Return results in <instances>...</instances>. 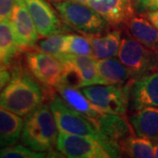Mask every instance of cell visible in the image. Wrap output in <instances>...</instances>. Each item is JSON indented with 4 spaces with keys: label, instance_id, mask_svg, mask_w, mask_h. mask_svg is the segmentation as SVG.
Instances as JSON below:
<instances>
[{
    "label": "cell",
    "instance_id": "4316f807",
    "mask_svg": "<svg viewBox=\"0 0 158 158\" xmlns=\"http://www.w3.org/2000/svg\"><path fill=\"white\" fill-rule=\"evenodd\" d=\"M11 78V69L10 66L7 65H0V93L6 85L8 84Z\"/></svg>",
    "mask_w": 158,
    "mask_h": 158
},
{
    "label": "cell",
    "instance_id": "ba28073f",
    "mask_svg": "<svg viewBox=\"0 0 158 158\" xmlns=\"http://www.w3.org/2000/svg\"><path fill=\"white\" fill-rule=\"evenodd\" d=\"M64 66L63 84L77 88L102 85L98 70V60L90 56L63 54L57 58Z\"/></svg>",
    "mask_w": 158,
    "mask_h": 158
},
{
    "label": "cell",
    "instance_id": "277c9868",
    "mask_svg": "<svg viewBox=\"0 0 158 158\" xmlns=\"http://www.w3.org/2000/svg\"><path fill=\"white\" fill-rule=\"evenodd\" d=\"M52 5L64 24L84 35L101 34L112 27L104 18L85 4L60 1L53 2Z\"/></svg>",
    "mask_w": 158,
    "mask_h": 158
},
{
    "label": "cell",
    "instance_id": "603a6c76",
    "mask_svg": "<svg viewBox=\"0 0 158 158\" xmlns=\"http://www.w3.org/2000/svg\"><path fill=\"white\" fill-rule=\"evenodd\" d=\"M65 34L66 33H62V34H53L48 37H43L42 39L37 41L34 49L59 58L64 54L63 42H64Z\"/></svg>",
    "mask_w": 158,
    "mask_h": 158
},
{
    "label": "cell",
    "instance_id": "3957f363",
    "mask_svg": "<svg viewBox=\"0 0 158 158\" xmlns=\"http://www.w3.org/2000/svg\"><path fill=\"white\" fill-rule=\"evenodd\" d=\"M48 103L55 117L59 132L93 138L107 148L113 157L121 156L120 148L109 141L91 119L69 106L56 90H53L49 94Z\"/></svg>",
    "mask_w": 158,
    "mask_h": 158
},
{
    "label": "cell",
    "instance_id": "d4e9b609",
    "mask_svg": "<svg viewBox=\"0 0 158 158\" xmlns=\"http://www.w3.org/2000/svg\"><path fill=\"white\" fill-rule=\"evenodd\" d=\"M16 2L17 0H0V22L10 20Z\"/></svg>",
    "mask_w": 158,
    "mask_h": 158
},
{
    "label": "cell",
    "instance_id": "5b68a950",
    "mask_svg": "<svg viewBox=\"0 0 158 158\" xmlns=\"http://www.w3.org/2000/svg\"><path fill=\"white\" fill-rule=\"evenodd\" d=\"M117 57L135 80L158 71L157 49L142 45L127 33L122 36Z\"/></svg>",
    "mask_w": 158,
    "mask_h": 158
},
{
    "label": "cell",
    "instance_id": "d6986e66",
    "mask_svg": "<svg viewBox=\"0 0 158 158\" xmlns=\"http://www.w3.org/2000/svg\"><path fill=\"white\" fill-rule=\"evenodd\" d=\"M22 118L0 106V148L17 144L21 138Z\"/></svg>",
    "mask_w": 158,
    "mask_h": 158
},
{
    "label": "cell",
    "instance_id": "5bb4252c",
    "mask_svg": "<svg viewBox=\"0 0 158 158\" xmlns=\"http://www.w3.org/2000/svg\"><path fill=\"white\" fill-rule=\"evenodd\" d=\"M56 91L69 106L91 119L96 126L97 122L105 113L91 103L79 88L62 84L56 89Z\"/></svg>",
    "mask_w": 158,
    "mask_h": 158
},
{
    "label": "cell",
    "instance_id": "7a4b0ae2",
    "mask_svg": "<svg viewBox=\"0 0 158 158\" xmlns=\"http://www.w3.org/2000/svg\"><path fill=\"white\" fill-rule=\"evenodd\" d=\"M59 133L49 104L44 102L25 117L20 139L33 150L48 153L50 157H63L57 150Z\"/></svg>",
    "mask_w": 158,
    "mask_h": 158
},
{
    "label": "cell",
    "instance_id": "ffe728a7",
    "mask_svg": "<svg viewBox=\"0 0 158 158\" xmlns=\"http://www.w3.org/2000/svg\"><path fill=\"white\" fill-rule=\"evenodd\" d=\"M22 52L17 45L10 20L0 22V65L10 66Z\"/></svg>",
    "mask_w": 158,
    "mask_h": 158
},
{
    "label": "cell",
    "instance_id": "83f0119b",
    "mask_svg": "<svg viewBox=\"0 0 158 158\" xmlns=\"http://www.w3.org/2000/svg\"><path fill=\"white\" fill-rule=\"evenodd\" d=\"M151 22L153 26L158 29V9L154 11H147L143 14Z\"/></svg>",
    "mask_w": 158,
    "mask_h": 158
},
{
    "label": "cell",
    "instance_id": "f546056e",
    "mask_svg": "<svg viewBox=\"0 0 158 158\" xmlns=\"http://www.w3.org/2000/svg\"><path fill=\"white\" fill-rule=\"evenodd\" d=\"M60 1H73V2H77V3H82V4H87L89 2V0H50L49 2H60Z\"/></svg>",
    "mask_w": 158,
    "mask_h": 158
},
{
    "label": "cell",
    "instance_id": "44dd1931",
    "mask_svg": "<svg viewBox=\"0 0 158 158\" xmlns=\"http://www.w3.org/2000/svg\"><path fill=\"white\" fill-rule=\"evenodd\" d=\"M121 156L131 158H153V141L149 139L132 135L119 145Z\"/></svg>",
    "mask_w": 158,
    "mask_h": 158
},
{
    "label": "cell",
    "instance_id": "52a82bcc",
    "mask_svg": "<svg viewBox=\"0 0 158 158\" xmlns=\"http://www.w3.org/2000/svg\"><path fill=\"white\" fill-rule=\"evenodd\" d=\"M133 83L134 81L124 85H90L80 88V90L102 112L127 117Z\"/></svg>",
    "mask_w": 158,
    "mask_h": 158
},
{
    "label": "cell",
    "instance_id": "2e32d148",
    "mask_svg": "<svg viewBox=\"0 0 158 158\" xmlns=\"http://www.w3.org/2000/svg\"><path fill=\"white\" fill-rule=\"evenodd\" d=\"M136 135L158 141V107L148 106L134 111L128 117Z\"/></svg>",
    "mask_w": 158,
    "mask_h": 158
},
{
    "label": "cell",
    "instance_id": "4fadbf2b",
    "mask_svg": "<svg viewBox=\"0 0 158 158\" xmlns=\"http://www.w3.org/2000/svg\"><path fill=\"white\" fill-rule=\"evenodd\" d=\"M148 106L158 107V71L134 81L129 95V108L137 111Z\"/></svg>",
    "mask_w": 158,
    "mask_h": 158
},
{
    "label": "cell",
    "instance_id": "e0dca14e",
    "mask_svg": "<svg viewBox=\"0 0 158 158\" xmlns=\"http://www.w3.org/2000/svg\"><path fill=\"white\" fill-rule=\"evenodd\" d=\"M125 27L132 38L149 48L158 50V29L143 14H135Z\"/></svg>",
    "mask_w": 158,
    "mask_h": 158
},
{
    "label": "cell",
    "instance_id": "6da1fadb",
    "mask_svg": "<svg viewBox=\"0 0 158 158\" xmlns=\"http://www.w3.org/2000/svg\"><path fill=\"white\" fill-rule=\"evenodd\" d=\"M11 78L0 93V106L11 113L26 117L47 100L53 90L45 89L26 69L22 60L10 65Z\"/></svg>",
    "mask_w": 158,
    "mask_h": 158
},
{
    "label": "cell",
    "instance_id": "cb8c5ba5",
    "mask_svg": "<svg viewBox=\"0 0 158 158\" xmlns=\"http://www.w3.org/2000/svg\"><path fill=\"white\" fill-rule=\"evenodd\" d=\"M50 157L47 152H39L31 149L24 144H14L12 146L0 148V158H42Z\"/></svg>",
    "mask_w": 158,
    "mask_h": 158
},
{
    "label": "cell",
    "instance_id": "f1b7e54d",
    "mask_svg": "<svg viewBox=\"0 0 158 158\" xmlns=\"http://www.w3.org/2000/svg\"><path fill=\"white\" fill-rule=\"evenodd\" d=\"M153 151L155 157L158 158V141H153Z\"/></svg>",
    "mask_w": 158,
    "mask_h": 158
},
{
    "label": "cell",
    "instance_id": "7402d4cb",
    "mask_svg": "<svg viewBox=\"0 0 158 158\" xmlns=\"http://www.w3.org/2000/svg\"><path fill=\"white\" fill-rule=\"evenodd\" d=\"M63 53L76 56H93L92 48L86 36L76 34H65L63 42Z\"/></svg>",
    "mask_w": 158,
    "mask_h": 158
},
{
    "label": "cell",
    "instance_id": "ac0fdd59",
    "mask_svg": "<svg viewBox=\"0 0 158 158\" xmlns=\"http://www.w3.org/2000/svg\"><path fill=\"white\" fill-rule=\"evenodd\" d=\"M98 70L102 85H124L135 81L129 69L114 57L98 60Z\"/></svg>",
    "mask_w": 158,
    "mask_h": 158
},
{
    "label": "cell",
    "instance_id": "8992f818",
    "mask_svg": "<svg viewBox=\"0 0 158 158\" xmlns=\"http://www.w3.org/2000/svg\"><path fill=\"white\" fill-rule=\"evenodd\" d=\"M22 61L32 77L47 90H56L63 84L64 66L56 57L31 49L24 53Z\"/></svg>",
    "mask_w": 158,
    "mask_h": 158
},
{
    "label": "cell",
    "instance_id": "7c38bea8",
    "mask_svg": "<svg viewBox=\"0 0 158 158\" xmlns=\"http://www.w3.org/2000/svg\"><path fill=\"white\" fill-rule=\"evenodd\" d=\"M112 27H125L135 13L134 0H89L86 4Z\"/></svg>",
    "mask_w": 158,
    "mask_h": 158
},
{
    "label": "cell",
    "instance_id": "30bf717a",
    "mask_svg": "<svg viewBox=\"0 0 158 158\" xmlns=\"http://www.w3.org/2000/svg\"><path fill=\"white\" fill-rule=\"evenodd\" d=\"M40 36L67 33L69 27L64 24L56 8L48 0H25Z\"/></svg>",
    "mask_w": 158,
    "mask_h": 158
},
{
    "label": "cell",
    "instance_id": "4dcf8cb0",
    "mask_svg": "<svg viewBox=\"0 0 158 158\" xmlns=\"http://www.w3.org/2000/svg\"><path fill=\"white\" fill-rule=\"evenodd\" d=\"M48 1H50V0H48Z\"/></svg>",
    "mask_w": 158,
    "mask_h": 158
},
{
    "label": "cell",
    "instance_id": "8fae6325",
    "mask_svg": "<svg viewBox=\"0 0 158 158\" xmlns=\"http://www.w3.org/2000/svg\"><path fill=\"white\" fill-rule=\"evenodd\" d=\"M17 45L21 52L34 49L40 35L25 0H17L10 19Z\"/></svg>",
    "mask_w": 158,
    "mask_h": 158
},
{
    "label": "cell",
    "instance_id": "484cf974",
    "mask_svg": "<svg viewBox=\"0 0 158 158\" xmlns=\"http://www.w3.org/2000/svg\"><path fill=\"white\" fill-rule=\"evenodd\" d=\"M135 7L139 11L147 12L158 9V0H135Z\"/></svg>",
    "mask_w": 158,
    "mask_h": 158
},
{
    "label": "cell",
    "instance_id": "9a60e30c",
    "mask_svg": "<svg viewBox=\"0 0 158 158\" xmlns=\"http://www.w3.org/2000/svg\"><path fill=\"white\" fill-rule=\"evenodd\" d=\"M92 48L93 57L103 60L117 56L122 34L119 27H112L101 34H85Z\"/></svg>",
    "mask_w": 158,
    "mask_h": 158
},
{
    "label": "cell",
    "instance_id": "9c48e42d",
    "mask_svg": "<svg viewBox=\"0 0 158 158\" xmlns=\"http://www.w3.org/2000/svg\"><path fill=\"white\" fill-rule=\"evenodd\" d=\"M57 150L69 158H111L107 148L87 136L59 133Z\"/></svg>",
    "mask_w": 158,
    "mask_h": 158
}]
</instances>
